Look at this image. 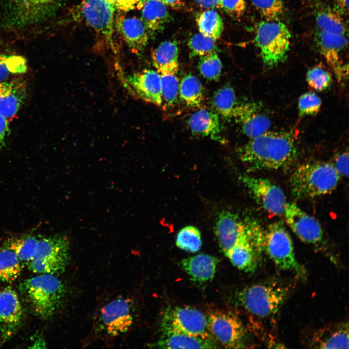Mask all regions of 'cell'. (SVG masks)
I'll list each match as a JSON object with an SVG mask.
<instances>
[{"label": "cell", "mask_w": 349, "mask_h": 349, "mask_svg": "<svg viewBox=\"0 0 349 349\" xmlns=\"http://www.w3.org/2000/svg\"><path fill=\"white\" fill-rule=\"evenodd\" d=\"M176 246L186 251L196 252L202 245V239L199 230L193 226L189 225L181 229L176 238Z\"/></svg>", "instance_id": "e575fe53"}, {"label": "cell", "mask_w": 349, "mask_h": 349, "mask_svg": "<svg viewBox=\"0 0 349 349\" xmlns=\"http://www.w3.org/2000/svg\"><path fill=\"white\" fill-rule=\"evenodd\" d=\"M251 1L264 20H278L284 12L282 0H251Z\"/></svg>", "instance_id": "f35d334b"}, {"label": "cell", "mask_w": 349, "mask_h": 349, "mask_svg": "<svg viewBox=\"0 0 349 349\" xmlns=\"http://www.w3.org/2000/svg\"><path fill=\"white\" fill-rule=\"evenodd\" d=\"M69 242L66 237L54 235L39 237L37 249L28 264L31 270L37 274L57 276L63 273L69 260Z\"/></svg>", "instance_id": "8992f818"}, {"label": "cell", "mask_w": 349, "mask_h": 349, "mask_svg": "<svg viewBox=\"0 0 349 349\" xmlns=\"http://www.w3.org/2000/svg\"><path fill=\"white\" fill-rule=\"evenodd\" d=\"M239 179L266 211L273 215L284 214L286 204L285 195L274 183L268 178L247 175L240 176Z\"/></svg>", "instance_id": "7c38bea8"}, {"label": "cell", "mask_w": 349, "mask_h": 349, "mask_svg": "<svg viewBox=\"0 0 349 349\" xmlns=\"http://www.w3.org/2000/svg\"><path fill=\"white\" fill-rule=\"evenodd\" d=\"M258 237H254L250 229L249 233L240 240L225 255L238 269L247 272L254 271L257 267L260 244Z\"/></svg>", "instance_id": "d6986e66"}, {"label": "cell", "mask_w": 349, "mask_h": 349, "mask_svg": "<svg viewBox=\"0 0 349 349\" xmlns=\"http://www.w3.org/2000/svg\"><path fill=\"white\" fill-rule=\"evenodd\" d=\"M33 338H34V339L33 340L32 346L30 348H46V342L43 337H42L41 336L39 335L36 337L34 336V337Z\"/></svg>", "instance_id": "c3c4849f"}, {"label": "cell", "mask_w": 349, "mask_h": 349, "mask_svg": "<svg viewBox=\"0 0 349 349\" xmlns=\"http://www.w3.org/2000/svg\"><path fill=\"white\" fill-rule=\"evenodd\" d=\"M288 289L272 284H258L242 289L237 295L239 304L249 313L260 317L277 313L288 295Z\"/></svg>", "instance_id": "5b68a950"}, {"label": "cell", "mask_w": 349, "mask_h": 349, "mask_svg": "<svg viewBox=\"0 0 349 349\" xmlns=\"http://www.w3.org/2000/svg\"><path fill=\"white\" fill-rule=\"evenodd\" d=\"M321 106V100L314 93L307 92L302 94L298 101V110L300 116L312 115L317 113Z\"/></svg>", "instance_id": "b9f144b4"}, {"label": "cell", "mask_w": 349, "mask_h": 349, "mask_svg": "<svg viewBox=\"0 0 349 349\" xmlns=\"http://www.w3.org/2000/svg\"><path fill=\"white\" fill-rule=\"evenodd\" d=\"M198 68L204 78L211 80H218L221 75L222 64L217 51L200 57Z\"/></svg>", "instance_id": "d590c367"}, {"label": "cell", "mask_w": 349, "mask_h": 349, "mask_svg": "<svg viewBox=\"0 0 349 349\" xmlns=\"http://www.w3.org/2000/svg\"><path fill=\"white\" fill-rule=\"evenodd\" d=\"M250 230L236 214L226 210L219 214L215 226V233L225 254L246 236Z\"/></svg>", "instance_id": "ac0fdd59"}, {"label": "cell", "mask_w": 349, "mask_h": 349, "mask_svg": "<svg viewBox=\"0 0 349 349\" xmlns=\"http://www.w3.org/2000/svg\"><path fill=\"white\" fill-rule=\"evenodd\" d=\"M310 348L318 349H348V322H341L318 329L307 340Z\"/></svg>", "instance_id": "7402d4cb"}, {"label": "cell", "mask_w": 349, "mask_h": 349, "mask_svg": "<svg viewBox=\"0 0 349 349\" xmlns=\"http://www.w3.org/2000/svg\"><path fill=\"white\" fill-rule=\"evenodd\" d=\"M263 240L266 253L277 267L304 276L305 271L296 258L291 238L282 223L270 224Z\"/></svg>", "instance_id": "52a82bcc"}, {"label": "cell", "mask_w": 349, "mask_h": 349, "mask_svg": "<svg viewBox=\"0 0 349 349\" xmlns=\"http://www.w3.org/2000/svg\"><path fill=\"white\" fill-rule=\"evenodd\" d=\"M115 10L107 0H83L79 10L85 23L114 52Z\"/></svg>", "instance_id": "ba28073f"}, {"label": "cell", "mask_w": 349, "mask_h": 349, "mask_svg": "<svg viewBox=\"0 0 349 349\" xmlns=\"http://www.w3.org/2000/svg\"><path fill=\"white\" fill-rule=\"evenodd\" d=\"M115 9L127 12L136 9L141 0H107Z\"/></svg>", "instance_id": "f6af8a7d"}, {"label": "cell", "mask_w": 349, "mask_h": 349, "mask_svg": "<svg viewBox=\"0 0 349 349\" xmlns=\"http://www.w3.org/2000/svg\"><path fill=\"white\" fill-rule=\"evenodd\" d=\"M126 80L143 100L160 106L162 104L161 77L157 70L146 69L126 77Z\"/></svg>", "instance_id": "ffe728a7"}, {"label": "cell", "mask_w": 349, "mask_h": 349, "mask_svg": "<svg viewBox=\"0 0 349 349\" xmlns=\"http://www.w3.org/2000/svg\"><path fill=\"white\" fill-rule=\"evenodd\" d=\"M211 104L218 115L225 119L232 118L234 110L237 105L234 89L229 85L220 88L215 92Z\"/></svg>", "instance_id": "1f68e13d"}, {"label": "cell", "mask_w": 349, "mask_h": 349, "mask_svg": "<svg viewBox=\"0 0 349 349\" xmlns=\"http://www.w3.org/2000/svg\"><path fill=\"white\" fill-rule=\"evenodd\" d=\"M27 95L23 80L14 79L0 82V115L9 121L16 115Z\"/></svg>", "instance_id": "603a6c76"}, {"label": "cell", "mask_w": 349, "mask_h": 349, "mask_svg": "<svg viewBox=\"0 0 349 349\" xmlns=\"http://www.w3.org/2000/svg\"><path fill=\"white\" fill-rule=\"evenodd\" d=\"M166 6L177 8L181 5V0H160Z\"/></svg>", "instance_id": "681fc988"}, {"label": "cell", "mask_w": 349, "mask_h": 349, "mask_svg": "<svg viewBox=\"0 0 349 349\" xmlns=\"http://www.w3.org/2000/svg\"><path fill=\"white\" fill-rule=\"evenodd\" d=\"M23 264L16 254L5 246L0 250V281L11 283L20 275Z\"/></svg>", "instance_id": "4dcf8cb0"}, {"label": "cell", "mask_w": 349, "mask_h": 349, "mask_svg": "<svg viewBox=\"0 0 349 349\" xmlns=\"http://www.w3.org/2000/svg\"><path fill=\"white\" fill-rule=\"evenodd\" d=\"M291 36L286 26L279 20H264L257 24L254 40L265 65L271 67L284 61Z\"/></svg>", "instance_id": "277c9868"}, {"label": "cell", "mask_w": 349, "mask_h": 349, "mask_svg": "<svg viewBox=\"0 0 349 349\" xmlns=\"http://www.w3.org/2000/svg\"><path fill=\"white\" fill-rule=\"evenodd\" d=\"M206 319L208 330L215 341L225 348H244L245 330L236 314L217 310L207 314Z\"/></svg>", "instance_id": "30bf717a"}, {"label": "cell", "mask_w": 349, "mask_h": 349, "mask_svg": "<svg viewBox=\"0 0 349 349\" xmlns=\"http://www.w3.org/2000/svg\"><path fill=\"white\" fill-rule=\"evenodd\" d=\"M115 27L132 52L140 53L147 45L149 31L141 18L119 15L115 17Z\"/></svg>", "instance_id": "44dd1931"}, {"label": "cell", "mask_w": 349, "mask_h": 349, "mask_svg": "<svg viewBox=\"0 0 349 349\" xmlns=\"http://www.w3.org/2000/svg\"><path fill=\"white\" fill-rule=\"evenodd\" d=\"M339 175L348 176L349 174V155L343 152L337 155L333 164Z\"/></svg>", "instance_id": "ee69618b"}, {"label": "cell", "mask_w": 349, "mask_h": 349, "mask_svg": "<svg viewBox=\"0 0 349 349\" xmlns=\"http://www.w3.org/2000/svg\"><path fill=\"white\" fill-rule=\"evenodd\" d=\"M160 74L162 103L171 106L177 102L179 96V81L177 73Z\"/></svg>", "instance_id": "8d00e7d4"}, {"label": "cell", "mask_w": 349, "mask_h": 349, "mask_svg": "<svg viewBox=\"0 0 349 349\" xmlns=\"http://www.w3.org/2000/svg\"><path fill=\"white\" fill-rule=\"evenodd\" d=\"M219 260L216 257L204 254L182 259V269L193 281L205 283L213 279Z\"/></svg>", "instance_id": "484cf974"}, {"label": "cell", "mask_w": 349, "mask_h": 349, "mask_svg": "<svg viewBox=\"0 0 349 349\" xmlns=\"http://www.w3.org/2000/svg\"><path fill=\"white\" fill-rule=\"evenodd\" d=\"M188 46L191 55L194 56L201 57L217 51L216 40L200 32L190 38Z\"/></svg>", "instance_id": "ab89813d"}, {"label": "cell", "mask_w": 349, "mask_h": 349, "mask_svg": "<svg viewBox=\"0 0 349 349\" xmlns=\"http://www.w3.org/2000/svg\"><path fill=\"white\" fill-rule=\"evenodd\" d=\"M242 132L250 139L256 137L269 130L270 119L259 105L253 102L237 104L232 115Z\"/></svg>", "instance_id": "2e32d148"}, {"label": "cell", "mask_w": 349, "mask_h": 349, "mask_svg": "<svg viewBox=\"0 0 349 349\" xmlns=\"http://www.w3.org/2000/svg\"><path fill=\"white\" fill-rule=\"evenodd\" d=\"M347 43L345 35L319 31L318 45L322 55L340 83L344 82L348 75V66L343 63L341 58V52Z\"/></svg>", "instance_id": "e0dca14e"}, {"label": "cell", "mask_w": 349, "mask_h": 349, "mask_svg": "<svg viewBox=\"0 0 349 349\" xmlns=\"http://www.w3.org/2000/svg\"><path fill=\"white\" fill-rule=\"evenodd\" d=\"M161 338L152 344L160 349H216L218 347L213 339L204 338L183 333L163 331Z\"/></svg>", "instance_id": "cb8c5ba5"}, {"label": "cell", "mask_w": 349, "mask_h": 349, "mask_svg": "<svg viewBox=\"0 0 349 349\" xmlns=\"http://www.w3.org/2000/svg\"><path fill=\"white\" fill-rule=\"evenodd\" d=\"M188 126L195 135L209 137L218 141L223 140L218 114L206 109H200L189 117Z\"/></svg>", "instance_id": "d4e9b609"}, {"label": "cell", "mask_w": 349, "mask_h": 349, "mask_svg": "<svg viewBox=\"0 0 349 349\" xmlns=\"http://www.w3.org/2000/svg\"><path fill=\"white\" fill-rule=\"evenodd\" d=\"M131 302L128 299H114L104 305L99 317L101 331L115 336L127 332L133 323Z\"/></svg>", "instance_id": "4fadbf2b"}, {"label": "cell", "mask_w": 349, "mask_h": 349, "mask_svg": "<svg viewBox=\"0 0 349 349\" xmlns=\"http://www.w3.org/2000/svg\"><path fill=\"white\" fill-rule=\"evenodd\" d=\"M319 31L346 35V27L342 17L336 12L325 10L319 12L316 18Z\"/></svg>", "instance_id": "836d02e7"}, {"label": "cell", "mask_w": 349, "mask_h": 349, "mask_svg": "<svg viewBox=\"0 0 349 349\" xmlns=\"http://www.w3.org/2000/svg\"><path fill=\"white\" fill-rule=\"evenodd\" d=\"M136 9L141 11V19L148 31L162 30L169 20L166 6L160 0H141Z\"/></svg>", "instance_id": "4316f807"}, {"label": "cell", "mask_w": 349, "mask_h": 349, "mask_svg": "<svg viewBox=\"0 0 349 349\" xmlns=\"http://www.w3.org/2000/svg\"><path fill=\"white\" fill-rule=\"evenodd\" d=\"M20 292L32 312L44 319L52 317L60 308L65 289L57 276L39 274L24 280Z\"/></svg>", "instance_id": "7a4b0ae2"}, {"label": "cell", "mask_w": 349, "mask_h": 349, "mask_svg": "<svg viewBox=\"0 0 349 349\" xmlns=\"http://www.w3.org/2000/svg\"><path fill=\"white\" fill-rule=\"evenodd\" d=\"M218 7L232 16L239 17L245 10V0H219Z\"/></svg>", "instance_id": "7bdbcfd3"}, {"label": "cell", "mask_w": 349, "mask_h": 349, "mask_svg": "<svg viewBox=\"0 0 349 349\" xmlns=\"http://www.w3.org/2000/svg\"><path fill=\"white\" fill-rule=\"evenodd\" d=\"M22 316V306L16 292L10 286L0 290V339L2 342L15 334Z\"/></svg>", "instance_id": "9a60e30c"}, {"label": "cell", "mask_w": 349, "mask_h": 349, "mask_svg": "<svg viewBox=\"0 0 349 349\" xmlns=\"http://www.w3.org/2000/svg\"><path fill=\"white\" fill-rule=\"evenodd\" d=\"M339 179L333 164L317 161L299 165L292 173L289 183L292 195L302 199L331 193L336 188Z\"/></svg>", "instance_id": "3957f363"}, {"label": "cell", "mask_w": 349, "mask_h": 349, "mask_svg": "<svg viewBox=\"0 0 349 349\" xmlns=\"http://www.w3.org/2000/svg\"><path fill=\"white\" fill-rule=\"evenodd\" d=\"M26 70V61L23 57L0 54V82L11 74L23 73Z\"/></svg>", "instance_id": "74e56055"}, {"label": "cell", "mask_w": 349, "mask_h": 349, "mask_svg": "<svg viewBox=\"0 0 349 349\" xmlns=\"http://www.w3.org/2000/svg\"><path fill=\"white\" fill-rule=\"evenodd\" d=\"M196 2L200 7L206 9L214 8L218 7L219 0H195Z\"/></svg>", "instance_id": "7dc6e473"}, {"label": "cell", "mask_w": 349, "mask_h": 349, "mask_svg": "<svg viewBox=\"0 0 349 349\" xmlns=\"http://www.w3.org/2000/svg\"><path fill=\"white\" fill-rule=\"evenodd\" d=\"M306 80L312 88L317 91H322L331 85L332 79L327 70L321 67L315 66L307 72Z\"/></svg>", "instance_id": "60d3db41"}, {"label": "cell", "mask_w": 349, "mask_h": 349, "mask_svg": "<svg viewBox=\"0 0 349 349\" xmlns=\"http://www.w3.org/2000/svg\"><path fill=\"white\" fill-rule=\"evenodd\" d=\"M161 327L162 332H175L214 339L208 328L206 316L190 306H176L167 309L163 316Z\"/></svg>", "instance_id": "9c48e42d"}, {"label": "cell", "mask_w": 349, "mask_h": 349, "mask_svg": "<svg viewBox=\"0 0 349 349\" xmlns=\"http://www.w3.org/2000/svg\"><path fill=\"white\" fill-rule=\"evenodd\" d=\"M284 214L287 224L301 241L316 247L321 245L323 233L315 218L292 203H286Z\"/></svg>", "instance_id": "5bb4252c"}, {"label": "cell", "mask_w": 349, "mask_h": 349, "mask_svg": "<svg viewBox=\"0 0 349 349\" xmlns=\"http://www.w3.org/2000/svg\"><path fill=\"white\" fill-rule=\"evenodd\" d=\"M298 153L296 135L291 131L269 130L238 150L240 160L252 171L286 168L296 161Z\"/></svg>", "instance_id": "6da1fadb"}, {"label": "cell", "mask_w": 349, "mask_h": 349, "mask_svg": "<svg viewBox=\"0 0 349 349\" xmlns=\"http://www.w3.org/2000/svg\"><path fill=\"white\" fill-rule=\"evenodd\" d=\"M39 238L26 235L8 241L6 246L12 250L22 264H28L33 258L38 245Z\"/></svg>", "instance_id": "d6a6232c"}, {"label": "cell", "mask_w": 349, "mask_h": 349, "mask_svg": "<svg viewBox=\"0 0 349 349\" xmlns=\"http://www.w3.org/2000/svg\"><path fill=\"white\" fill-rule=\"evenodd\" d=\"M179 96L188 106L199 107L204 97L200 80L191 74L184 76L179 82Z\"/></svg>", "instance_id": "f1b7e54d"}, {"label": "cell", "mask_w": 349, "mask_h": 349, "mask_svg": "<svg viewBox=\"0 0 349 349\" xmlns=\"http://www.w3.org/2000/svg\"><path fill=\"white\" fill-rule=\"evenodd\" d=\"M196 21L199 32L215 40L220 38L223 30V23L214 9H206L198 13Z\"/></svg>", "instance_id": "f546056e"}, {"label": "cell", "mask_w": 349, "mask_h": 349, "mask_svg": "<svg viewBox=\"0 0 349 349\" xmlns=\"http://www.w3.org/2000/svg\"><path fill=\"white\" fill-rule=\"evenodd\" d=\"M9 121L0 115V148L2 147L10 132Z\"/></svg>", "instance_id": "bcb514c9"}, {"label": "cell", "mask_w": 349, "mask_h": 349, "mask_svg": "<svg viewBox=\"0 0 349 349\" xmlns=\"http://www.w3.org/2000/svg\"><path fill=\"white\" fill-rule=\"evenodd\" d=\"M338 5L343 9H348L349 7V0H334Z\"/></svg>", "instance_id": "f907efd6"}, {"label": "cell", "mask_w": 349, "mask_h": 349, "mask_svg": "<svg viewBox=\"0 0 349 349\" xmlns=\"http://www.w3.org/2000/svg\"><path fill=\"white\" fill-rule=\"evenodd\" d=\"M63 0H5L11 23L24 27L42 22L52 16Z\"/></svg>", "instance_id": "8fae6325"}, {"label": "cell", "mask_w": 349, "mask_h": 349, "mask_svg": "<svg viewBox=\"0 0 349 349\" xmlns=\"http://www.w3.org/2000/svg\"><path fill=\"white\" fill-rule=\"evenodd\" d=\"M154 66L160 74L177 73L178 70V48L174 41L162 42L152 53Z\"/></svg>", "instance_id": "83f0119b"}]
</instances>
